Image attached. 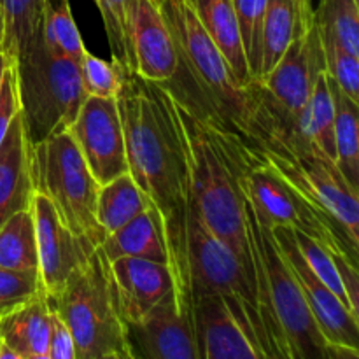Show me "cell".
I'll return each mask as SVG.
<instances>
[{
	"label": "cell",
	"instance_id": "cell-1",
	"mask_svg": "<svg viewBox=\"0 0 359 359\" xmlns=\"http://www.w3.org/2000/svg\"><path fill=\"white\" fill-rule=\"evenodd\" d=\"M118 109L125 130L128 174L161 219L181 311L193 312L188 270V230L193 212L189 154L174 98L123 67Z\"/></svg>",
	"mask_w": 359,
	"mask_h": 359
},
{
	"label": "cell",
	"instance_id": "cell-2",
	"mask_svg": "<svg viewBox=\"0 0 359 359\" xmlns=\"http://www.w3.org/2000/svg\"><path fill=\"white\" fill-rule=\"evenodd\" d=\"M158 6L177 53V70L161 86L214 140L241 142L262 156L290 128V116L258 81L249 86L237 83L188 0H163Z\"/></svg>",
	"mask_w": 359,
	"mask_h": 359
},
{
	"label": "cell",
	"instance_id": "cell-3",
	"mask_svg": "<svg viewBox=\"0 0 359 359\" xmlns=\"http://www.w3.org/2000/svg\"><path fill=\"white\" fill-rule=\"evenodd\" d=\"M49 307L72 335L77 359L133 358L119 309L111 263L100 248L74 270Z\"/></svg>",
	"mask_w": 359,
	"mask_h": 359
},
{
	"label": "cell",
	"instance_id": "cell-4",
	"mask_svg": "<svg viewBox=\"0 0 359 359\" xmlns=\"http://www.w3.org/2000/svg\"><path fill=\"white\" fill-rule=\"evenodd\" d=\"M13 63L28 144L34 146L69 132L88 97L79 63L55 55L44 44L41 32Z\"/></svg>",
	"mask_w": 359,
	"mask_h": 359
},
{
	"label": "cell",
	"instance_id": "cell-5",
	"mask_svg": "<svg viewBox=\"0 0 359 359\" xmlns=\"http://www.w3.org/2000/svg\"><path fill=\"white\" fill-rule=\"evenodd\" d=\"M175 109L188 146L195 212L245 266H251L252 255L245 228L244 196L237 179L198 119L193 118L177 102Z\"/></svg>",
	"mask_w": 359,
	"mask_h": 359
},
{
	"label": "cell",
	"instance_id": "cell-6",
	"mask_svg": "<svg viewBox=\"0 0 359 359\" xmlns=\"http://www.w3.org/2000/svg\"><path fill=\"white\" fill-rule=\"evenodd\" d=\"M30 174L34 193L53 203L62 223L100 248L107 233L97 221L98 184L69 132L30 146Z\"/></svg>",
	"mask_w": 359,
	"mask_h": 359
},
{
	"label": "cell",
	"instance_id": "cell-7",
	"mask_svg": "<svg viewBox=\"0 0 359 359\" xmlns=\"http://www.w3.org/2000/svg\"><path fill=\"white\" fill-rule=\"evenodd\" d=\"M237 182L256 219L266 230L286 226L302 231L325 245L333 255H344L358 263L359 244L330 214L309 202L272 167L262 163L249 168Z\"/></svg>",
	"mask_w": 359,
	"mask_h": 359
},
{
	"label": "cell",
	"instance_id": "cell-8",
	"mask_svg": "<svg viewBox=\"0 0 359 359\" xmlns=\"http://www.w3.org/2000/svg\"><path fill=\"white\" fill-rule=\"evenodd\" d=\"M262 161L279 172L309 202L325 210L359 244V198L335 160L304 137L262 154Z\"/></svg>",
	"mask_w": 359,
	"mask_h": 359
},
{
	"label": "cell",
	"instance_id": "cell-9",
	"mask_svg": "<svg viewBox=\"0 0 359 359\" xmlns=\"http://www.w3.org/2000/svg\"><path fill=\"white\" fill-rule=\"evenodd\" d=\"M244 212L249 241L252 242L262 262L273 314L283 332L286 333L291 347L297 353L298 359H326L328 342L319 332L314 316L302 294L300 286L284 263L270 231L259 224L245 198Z\"/></svg>",
	"mask_w": 359,
	"mask_h": 359
},
{
	"label": "cell",
	"instance_id": "cell-10",
	"mask_svg": "<svg viewBox=\"0 0 359 359\" xmlns=\"http://www.w3.org/2000/svg\"><path fill=\"white\" fill-rule=\"evenodd\" d=\"M69 133L98 186L128 174L125 130L116 98L86 97Z\"/></svg>",
	"mask_w": 359,
	"mask_h": 359
},
{
	"label": "cell",
	"instance_id": "cell-11",
	"mask_svg": "<svg viewBox=\"0 0 359 359\" xmlns=\"http://www.w3.org/2000/svg\"><path fill=\"white\" fill-rule=\"evenodd\" d=\"M252 255V252H251ZM188 270L191 302L205 294H238L255 279V265L242 259L203 224L193 205L188 230Z\"/></svg>",
	"mask_w": 359,
	"mask_h": 359
},
{
	"label": "cell",
	"instance_id": "cell-12",
	"mask_svg": "<svg viewBox=\"0 0 359 359\" xmlns=\"http://www.w3.org/2000/svg\"><path fill=\"white\" fill-rule=\"evenodd\" d=\"M283 256L284 263L293 273L300 286L302 294L311 309L319 332L328 344H340L347 347H358L359 344V318L344 305L321 279L309 269L304 256L298 251L291 228L276 226L269 230Z\"/></svg>",
	"mask_w": 359,
	"mask_h": 359
},
{
	"label": "cell",
	"instance_id": "cell-13",
	"mask_svg": "<svg viewBox=\"0 0 359 359\" xmlns=\"http://www.w3.org/2000/svg\"><path fill=\"white\" fill-rule=\"evenodd\" d=\"M30 210L37 238L42 287L46 297H53L62 290L70 273L84 265L98 248L74 235L62 223L53 203L41 193L32 195Z\"/></svg>",
	"mask_w": 359,
	"mask_h": 359
},
{
	"label": "cell",
	"instance_id": "cell-14",
	"mask_svg": "<svg viewBox=\"0 0 359 359\" xmlns=\"http://www.w3.org/2000/svg\"><path fill=\"white\" fill-rule=\"evenodd\" d=\"M133 359H200L193 312L181 311L175 293L139 321L126 323Z\"/></svg>",
	"mask_w": 359,
	"mask_h": 359
},
{
	"label": "cell",
	"instance_id": "cell-15",
	"mask_svg": "<svg viewBox=\"0 0 359 359\" xmlns=\"http://www.w3.org/2000/svg\"><path fill=\"white\" fill-rule=\"evenodd\" d=\"M323 70H326L325 51L314 21L304 35L291 42L279 63L258 83L280 111L297 119Z\"/></svg>",
	"mask_w": 359,
	"mask_h": 359
},
{
	"label": "cell",
	"instance_id": "cell-16",
	"mask_svg": "<svg viewBox=\"0 0 359 359\" xmlns=\"http://www.w3.org/2000/svg\"><path fill=\"white\" fill-rule=\"evenodd\" d=\"M126 28L133 72L156 84L172 79L177 70V53L160 6L154 0H128Z\"/></svg>",
	"mask_w": 359,
	"mask_h": 359
},
{
	"label": "cell",
	"instance_id": "cell-17",
	"mask_svg": "<svg viewBox=\"0 0 359 359\" xmlns=\"http://www.w3.org/2000/svg\"><path fill=\"white\" fill-rule=\"evenodd\" d=\"M200 359H259L238 314L235 294H205L193 300Z\"/></svg>",
	"mask_w": 359,
	"mask_h": 359
},
{
	"label": "cell",
	"instance_id": "cell-18",
	"mask_svg": "<svg viewBox=\"0 0 359 359\" xmlns=\"http://www.w3.org/2000/svg\"><path fill=\"white\" fill-rule=\"evenodd\" d=\"M109 263L125 323L139 321L165 297L175 293L167 263L140 258H119Z\"/></svg>",
	"mask_w": 359,
	"mask_h": 359
},
{
	"label": "cell",
	"instance_id": "cell-19",
	"mask_svg": "<svg viewBox=\"0 0 359 359\" xmlns=\"http://www.w3.org/2000/svg\"><path fill=\"white\" fill-rule=\"evenodd\" d=\"M32 195L30 144L18 112L0 144V226L13 214L30 209Z\"/></svg>",
	"mask_w": 359,
	"mask_h": 359
},
{
	"label": "cell",
	"instance_id": "cell-20",
	"mask_svg": "<svg viewBox=\"0 0 359 359\" xmlns=\"http://www.w3.org/2000/svg\"><path fill=\"white\" fill-rule=\"evenodd\" d=\"M314 25L311 0H269L262 28V69L259 79L266 76L283 58L291 42ZM258 79V81H259Z\"/></svg>",
	"mask_w": 359,
	"mask_h": 359
},
{
	"label": "cell",
	"instance_id": "cell-21",
	"mask_svg": "<svg viewBox=\"0 0 359 359\" xmlns=\"http://www.w3.org/2000/svg\"><path fill=\"white\" fill-rule=\"evenodd\" d=\"M196 20L203 27L205 34L223 55L231 74L242 86L256 83L249 74L241 30L235 16L231 0H188Z\"/></svg>",
	"mask_w": 359,
	"mask_h": 359
},
{
	"label": "cell",
	"instance_id": "cell-22",
	"mask_svg": "<svg viewBox=\"0 0 359 359\" xmlns=\"http://www.w3.org/2000/svg\"><path fill=\"white\" fill-rule=\"evenodd\" d=\"M100 249L109 262L119 258H140L168 265L163 226L153 207L133 217L119 230L109 233L102 242Z\"/></svg>",
	"mask_w": 359,
	"mask_h": 359
},
{
	"label": "cell",
	"instance_id": "cell-23",
	"mask_svg": "<svg viewBox=\"0 0 359 359\" xmlns=\"http://www.w3.org/2000/svg\"><path fill=\"white\" fill-rule=\"evenodd\" d=\"M49 333L51 307L46 294L32 298L0 318V342L23 358L48 353Z\"/></svg>",
	"mask_w": 359,
	"mask_h": 359
},
{
	"label": "cell",
	"instance_id": "cell-24",
	"mask_svg": "<svg viewBox=\"0 0 359 359\" xmlns=\"http://www.w3.org/2000/svg\"><path fill=\"white\" fill-rule=\"evenodd\" d=\"M328 86L335 105L337 165L347 182L359 191V104L351 100L330 76Z\"/></svg>",
	"mask_w": 359,
	"mask_h": 359
},
{
	"label": "cell",
	"instance_id": "cell-25",
	"mask_svg": "<svg viewBox=\"0 0 359 359\" xmlns=\"http://www.w3.org/2000/svg\"><path fill=\"white\" fill-rule=\"evenodd\" d=\"M146 209H149V203L130 174L98 186L97 221L107 235L125 226Z\"/></svg>",
	"mask_w": 359,
	"mask_h": 359
},
{
	"label": "cell",
	"instance_id": "cell-26",
	"mask_svg": "<svg viewBox=\"0 0 359 359\" xmlns=\"http://www.w3.org/2000/svg\"><path fill=\"white\" fill-rule=\"evenodd\" d=\"M297 128L309 142L337 161L335 105L328 86V74L323 70L314 84L307 105L297 118Z\"/></svg>",
	"mask_w": 359,
	"mask_h": 359
},
{
	"label": "cell",
	"instance_id": "cell-27",
	"mask_svg": "<svg viewBox=\"0 0 359 359\" xmlns=\"http://www.w3.org/2000/svg\"><path fill=\"white\" fill-rule=\"evenodd\" d=\"M48 0H0L2 41L0 49L14 62L41 32Z\"/></svg>",
	"mask_w": 359,
	"mask_h": 359
},
{
	"label": "cell",
	"instance_id": "cell-28",
	"mask_svg": "<svg viewBox=\"0 0 359 359\" xmlns=\"http://www.w3.org/2000/svg\"><path fill=\"white\" fill-rule=\"evenodd\" d=\"M0 269L39 270L37 238L30 209L13 214L0 226Z\"/></svg>",
	"mask_w": 359,
	"mask_h": 359
},
{
	"label": "cell",
	"instance_id": "cell-29",
	"mask_svg": "<svg viewBox=\"0 0 359 359\" xmlns=\"http://www.w3.org/2000/svg\"><path fill=\"white\" fill-rule=\"evenodd\" d=\"M41 37L55 55L65 56L81 63L84 53L83 37L79 34L69 0H48L42 18Z\"/></svg>",
	"mask_w": 359,
	"mask_h": 359
},
{
	"label": "cell",
	"instance_id": "cell-30",
	"mask_svg": "<svg viewBox=\"0 0 359 359\" xmlns=\"http://www.w3.org/2000/svg\"><path fill=\"white\" fill-rule=\"evenodd\" d=\"M314 21L321 37L333 39L351 55L359 56L358 0H321Z\"/></svg>",
	"mask_w": 359,
	"mask_h": 359
},
{
	"label": "cell",
	"instance_id": "cell-31",
	"mask_svg": "<svg viewBox=\"0 0 359 359\" xmlns=\"http://www.w3.org/2000/svg\"><path fill=\"white\" fill-rule=\"evenodd\" d=\"M269 0H231L238 30H241L242 46L248 60L249 74L255 81L259 79L262 69V28Z\"/></svg>",
	"mask_w": 359,
	"mask_h": 359
},
{
	"label": "cell",
	"instance_id": "cell-32",
	"mask_svg": "<svg viewBox=\"0 0 359 359\" xmlns=\"http://www.w3.org/2000/svg\"><path fill=\"white\" fill-rule=\"evenodd\" d=\"M81 81L88 97L116 98L123 84V65L84 53L79 63Z\"/></svg>",
	"mask_w": 359,
	"mask_h": 359
},
{
	"label": "cell",
	"instance_id": "cell-33",
	"mask_svg": "<svg viewBox=\"0 0 359 359\" xmlns=\"http://www.w3.org/2000/svg\"><path fill=\"white\" fill-rule=\"evenodd\" d=\"M102 14L105 34L111 44L112 60L126 69L133 70L132 51L126 28V4L128 0H93Z\"/></svg>",
	"mask_w": 359,
	"mask_h": 359
},
{
	"label": "cell",
	"instance_id": "cell-34",
	"mask_svg": "<svg viewBox=\"0 0 359 359\" xmlns=\"http://www.w3.org/2000/svg\"><path fill=\"white\" fill-rule=\"evenodd\" d=\"M293 235H294V242H297L298 245V251H300V255L304 256L309 269H311L312 272H314L316 276L325 283V286L328 287V290L332 291V293L335 294L344 305H347V307L351 309L349 300H347L346 293H344L342 283H340V277H339V272H337V266H335V262H333L332 252H330L325 245L319 244L318 241L307 237V235L302 233V231L293 230Z\"/></svg>",
	"mask_w": 359,
	"mask_h": 359
},
{
	"label": "cell",
	"instance_id": "cell-35",
	"mask_svg": "<svg viewBox=\"0 0 359 359\" xmlns=\"http://www.w3.org/2000/svg\"><path fill=\"white\" fill-rule=\"evenodd\" d=\"M39 294H46L39 270L0 269V318Z\"/></svg>",
	"mask_w": 359,
	"mask_h": 359
},
{
	"label": "cell",
	"instance_id": "cell-36",
	"mask_svg": "<svg viewBox=\"0 0 359 359\" xmlns=\"http://www.w3.org/2000/svg\"><path fill=\"white\" fill-rule=\"evenodd\" d=\"M321 44L328 76L351 100L359 104V56L351 55L330 37H321Z\"/></svg>",
	"mask_w": 359,
	"mask_h": 359
},
{
	"label": "cell",
	"instance_id": "cell-37",
	"mask_svg": "<svg viewBox=\"0 0 359 359\" xmlns=\"http://www.w3.org/2000/svg\"><path fill=\"white\" fill-rule=\"evenodd\" d=\"M18 112H20V98H18L16 70H14V63L11 62L0 84V144Z\"/></svg>",
	"mask_w": 359,
	"mask_h": 359
},
{
	"label": "cell",
	"instance_id": "cell-38",
	"mask_svg": "<svg viewBox=\"0 0 359 359\" xmlns=\"http://www.w3.org/2000/svg\"><path fill=\"white\" fill-rule=\"evenodd\" d=\"M48 354L51 359H77L72 335L65 323L51 309V333H49Z\"/></svg>",
	"mask_w": 359,
	"mask_h": 359
},
{
	"label": "cell",
	"instance_id": "cell-39",
	"mask_svg": "<svg viewBox=\"0 0 359 359\" xmlns=\"http://www.w3.org/2000/svg\"><path fill=\"white\" fill-rule=\"evenodd\" d=\"M333 262H335L337 272H339L340 283H342L344 293H346L347 300H349L351 311L359 316V273H358V263L349 259L344 255H333Z\"/></svg>",
	"mask_w": 359,
	"mask_h": 359
},
{
	"label": "cell",
	"instance_id": "cell-40",
	"mask_svg": "<svg viewBox=\"0 0 359 359\" xmlns=\"http://www.w3.org/2000/svg\"><path fill=\"white\" fill-rule=\"evenodd\" d=\"M326 359H359L358 347L340 346V344H328L326 346Z\"/></svg>",
	"mask_w": 359,
	"mask_h": 359
},
{
	"label": "cell",
	"instance_id": "cell-41",
	"mask_svg": "<svg viewBox=\"0 0 359 359\" xmlns=\"http://www.w3.org/2000/svg\"><path fill=\"white\" fill-rule=\"evenodd\" d=\"M0 359H27L21 354H18L16 351H13L11 347H7L6 344L0 342Z\"/></svg>",
	"mask_w": 359,
	"mask_h": 359
},
{
	"label": "cell",
	"instance_id": "cell-42",
	"mask_svg": "<svg viewBox=\"0 0 359 359\" xmlns=\"http://www.w3.org/2000/svg\"><path fill=\"white\" fill-rule=\"evenodd\" d=\"M11 63V60L7 58L6 55L2 53V49H0V84H2V77H4V72H6L7 65Z\"/></svg>",
	"mask_w": 359,
	"mask_h": 359
},
{
	"label": "cell",
	"instance_id": "cell-43",
	"mask_svg": "<svg viewBox=\"0 0 359 359\" xmlns=\"http://www.w3.org/2000/svg\"><path fill=\"white\" fill-rule=\"evenodd\" d=\"M27 359H51V358H49L48 353H44V354H34V356H28Z\"/></svg>",
	"mask_w": 359,
	"mask_h": 359
},
{
	"label": "cell",
	"instance_id": "cell-44",
	"mask_svg": "<svg viewBox=\"0 0 359 359\" xmlns=\"http://www.w3.org/2000/svg\"><path fill=\"white\" fill-rule=\"evenodd\" d=\"M2 30H4V23H2V13H0V41H2Z\"/></svg>",
	"mask_w": 359,
	"mask_h": 359
},
{
	"label": "cell",
	"instance_id": "cell-45",
	"mask_svg": "<svg viewBox=\"0 0 359 359\" xmlns=\"http://www.w3.org/2000/svg\"><path fill=\"white\" fill-rule=\"evenodd\" d=\"M104 359H133V358H123V356H109V358H104Z\"/></svg>",
	"mask_w": 359,
	"mask_h": 359
},
{
	"label": "cell",
	"instance_id": "cell-46",
	"mask_svg": "<svg viewBox=\"0 0 359 359\" xmlns=\"http://www.w3.org/2000/svg\"><path fill=\"white\" fill-rule=\"evenodd\" d=\"M154 2H156V4H161V2H163V0H154Z\"/></svg>",
	"mask_w": 359,
	"mask_h": 359
},
{
	"label": "cell",
	"instance_id": "cell-47",
	"mask_svg": "<svg viewBox=\"0 0 359 359\" xmlns=\"http://www.w3.org/2000/svg\"><path fill=\"white\" fill-rule=\"evenodd\" d=\"M358 2H359V0H358Z\"/></svg>",
	"mask_w": 359,
	"mask_h": 359
}]
</instances>
